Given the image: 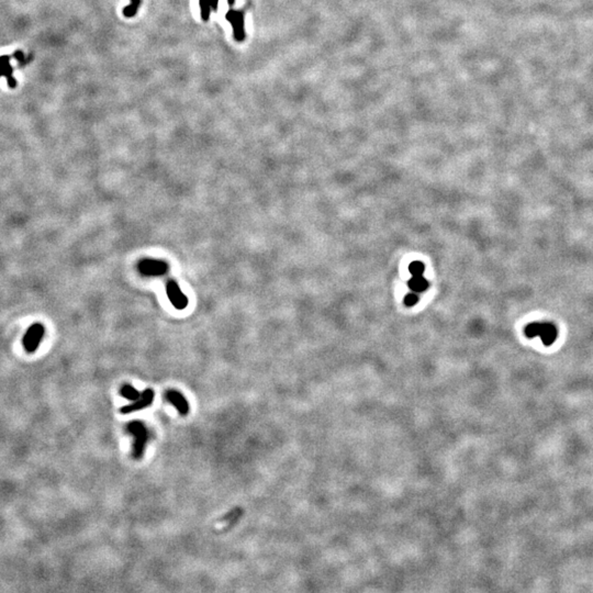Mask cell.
<instances>
[{"instance_id": "obj_1", "label": "cell", "mask_w": 593, "mask_h": 593, "mask_svg": "<svg viewBox=\"0 0 593 593\" xmlns=\"http://www.w3.org/2000/svg\"><path fill=\"white\" fill-rule=\"evenodd\" d=\"M127 432L133 437V457L142 458L148 442L147 427L141 421H131L127 426Z\"/></svg>"}, {"instance_id": "obj_2", "label": "cell", "mask_w": 593, "mask_h": 593, "mask_svg": "<svg viewBox=\"0 0 593 593\" xmlns=\"http://www.w3.org/2000/svg\"><path fill=\"white\" fill-rule=\"evenodd\" d=\"M525 335L530 338L540 337L545 345L549 346L555 342L558 335L556 326L549 322H534L528 324L524 330Z\"/></svg>"}, {"instance_id": "obj_3", "label": "cell", "mask_w": 593, "mask_h": 593, "mask_svg": "<svg viewBox=\"0 0 593 593\" xmlns=\"http://www.w3.org/2000/svg\"><path fill=\"white\" fill-rule=\"evenodd\" d=\"M44 332H46L44 331V326L40 324V323H34L33 325L30 326L22 341L24 350L28 353L36 352L40 344H41Z\"/></svg>"}, {"instance_id": "obj_4", "label": "cell", "mask_w": 593, "mask_h": 593, "mask_svg": "<svg viewBox=\"0 0 593 593\" xmlns=\"http://www.w3.org/2000/svg\"><path fill=\"white\" fill-rule=\"evenodd\" d=\"M168 271L167 263L158 260L146 258L138 263V272L143 276L146 277H157L165 275Z\"/></svg>"}, {"instance_id": "obj_5", "label": "cell", "mask_w": 593, "mask_h": 593, "mask_svg": "<svg viewBox=\"0 0 593 593\" xmlns=\"http://www.w3.org/2000/svg\"><path fill=\"white\" fill-rule=\"evenodd\" d=\"M166 292L169 301L172 302V305L175 307L178 310H183V309H186V307L188 306V299L187 297L183 295L182 291L181 290V288L177 285V282L175 280H168L167 285H166Z\"/></svg>"}, {"instance_id": "obj_6", "label": "cell", "mask_w": 593, "mask_h": 593, "mask_svg": "<svg viewBox=\"0 0 593 593\" xmlns=\"http://www.w3.org/2000/svg\"><path fill=\"white\" fill-rule=\"evenodd\" d=\"M154 398H155V393L152 389H145L142 393L137 400L133 401L131 405H128L126 407H123L120 409V412L122 414H128V413H132L136 411H139L143 410V409L148 408L149 406L152 405V402L154 401Z\"/></svg>"}, {"instance_id": "obj_7", "label": "cell", "mask_w": 593, "mask_h": 593, "mask_svg": "<svg viewBox=\"0 0 593 593\" xmlns=\"http://www.w3.org/2000/svg\"><path fill=\"white\" fill-rule=\"evenodd\" d=\"M165 398L166 400L176 409L179 414L183 416L188 414L190 408H189L186 398L183 397L181 392H178L177 390H168L165 393Z\"/></svg>"}, {"instance_id": "obj_8", "label": "cell", "mask_w": 593, "mask_h": 593, "mask_svg": "<svg viewBox=\"0 0 593 593\" xmlns=\"http://www.w3.org/2000/svg\"><path fill=\"white\" fill-rule=\"evenodd\" d=\"M227 19L232 24L234 30V37H235L237 41L244 40V34L245 33H244L243 13L240 11H235V10H230V11L227 13Z\"/></svg>"}, {"instance_id": "obj_9", "label": "cell", "mask_w": 593, "mask_h": 593, "mask_svg": "<svg viewBox=\"0 0 593 593\" xmlns=\"http://www.w3.org/2000/svg\"><path fill=\"white\" fill-rule=\"evenodd\" d=\"M408 286L413 292L420 293L424 292L428 288V281L423 276H412L408 282Z\"/></svg>"}, {"instance_id": "obj_10", "label": "cell", "mask_w": 593, "mask_h": 593, "mask_svg": "<svg viewBox=\"0 0 593 593\" xmlns=\"http://www.w3.org/2000/svg\"><path fill=\"white\" fill-rule=\"evenodd\" d=\"M219 0H200V8L203 20L209 18L211 10H217Z\"/></svg>"}, {"instance_id": "obj_11", "label": "cell", "mask_w": 593, "mask_h": 593, "mask_svg": "<svg viewBox=\"0 0 593 593\" xmlns=\"http://www.w3.org/2000/svg\"><path fill=\"white\" fill-rule=\"evenodd\" d=\"M121 396L123 398L128 399V400L136 401V400H137V399L139 398V396H141V393H139L133 386H131V385H124L121 388Z\"/></svg>"}, {"instance_id": "obj_12", "label": "cell", "mask_w": 593, "mask_h": 593, "mask_svg": "<svg viewBox=\"0 0 593 593\" xmlns=\"http://www.w3.org/2000/svg\"><path fill=\"white\" fill-rule=\"evenodd\" d=\"M424 264L422 262H417L414 261L410 264V266H409V272L412 276H423V273H424Z\"/></svg>"}, {"instance_id": "obj_13", "label": "cell", "mask_w": 593, "mask_h": 593, "mask_svg": "<svg viewBox=\"0 0 593 593\" xmlns=\"http://www.w3.org/2000/svg\"><path fill=\"white\" fill-rule=\"evenodd\" d=\"M139 4H141V0H131V3L124 8V10H123L124 16L128 18L133 17L134 14L137 13Z\"/></svg>"}, {"instance_id": "obj_14", "label": "cell", "mask_w": 593, "mask_h": 593, "mask_svg": "<svg viewBox=\"0 0 593 593\" xmlns=\"http://www.w3.org/2000/svg\"><path fill=\"white\" fill-rule=\"evenodd\" d=\"M242 514L241 509H235L233 510L232 512L228 513V514L224 517V522H228V526H231L232 524L235 523V521L240 517V515Z\"/></svg>"}, {"instance_id": "obj_15", "label": "cell", "mask_w": 593, "mask_h": 593, "mask_svg": "<svg viewBox=\"0 0 593 593\" xmlns=\"http://www.w3.org/2000/svg\"><path fill=\"white\" fill-rule=\"evenodd\" d=\"M418 300H420V298H418L417 293L412 291L410 293H408V295L405 297V305L408 307H413L416 305Z\"/></svg>"}, {"instance_id": "obj_16", "label": "cell", "mask_w": 593, "mask_h": 593, "mask_svg": "<svg viewBox=\"0 0 593 593\" xmlns=\"http://www.w3.org/2000/svg\"><path fill=\"white\" fill-rule=\"evenodd\" d=\"M16 56H17V57H18V58H19V59H22V58H23V55H22V53H20V52H17V54H16Z\"/></svg>"}]
</instances>
